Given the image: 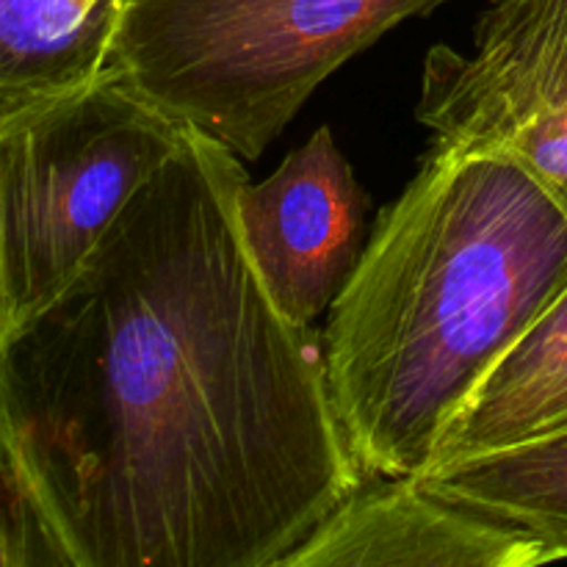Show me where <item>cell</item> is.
Segmentation results:
<instances>
[{"mask_svg":"<svg viewBox=\"0 0 567 567\" xmlns=\"http://www.w3.org/2000/svg\"><path fill=\"white\" fill-rule=\"evenodd\" d=\"M247 177L186 127L75 280L0 336V468L64 567H282L365 482L321 330L247 247Z\"/></svg>","mask_w":567,"mask_h":567,"instance_id":"obj_1","label":"cell"},{"mask_svg":"<svg viewBox=\"0 0 567 567\" xmlns=\"http://www.w3.org/2000/svg\"><path fill=\"white\" fill-rule=\"evenodd\" d=\"M567 288V210L515 161L432 138L321 330L365 480L421 476L443 426Z\"/></svg>","mask_w":567,"mask_h":567,"instance_id":"obj_2","label":"cell"},{"mask_svg":"<svg viewBox=\"0 0 567 567\" xmlns=\"http://www.w3.org/2000/svg\"><path fill=\"white\" fill-rule=\"evenodd\" d=\"M452 0H120L114 66L183 127L258 161L310 94Z\"/></svg>","mask_w":567,"mask_h":567,"instance_id":"obj_3","label":"cell"},{"mask_svg":"<svg viewBox=\"0 0 567 567\" xmlns=\"http://www.w3.org/2000/svg\"><path fill=\"white\" fill-rule=\"evenodd\" d=\"M186 127L109 70L0 116V336L59 297Z\"/></svg>","mask_w":567,"mask_h":567,"instance_id":"obj_4","label":"cell"},{"mask_svg":"<svg viewBox=\"0 0 567 567\" xmlns=\"http://www.w3.org/2000/svg\"><path fill=\"white\" fill-rule=\"evenodd\" d=\"M369 197L330 127L288 153L266 181L238 188V221L282 313L313 327L332 308L369 244Z\"/></svg>","mask_w":567,"mask_h":567,"instance_id":"obj_5","label":"cell"},{"mask_svg":"<svg viewBox=\"0 0 567 567\" xmlns=\"http://www.w3.org/2000/svg\"><path fill=\"white\" fill-rule=\"evenodd\" d=\"M537 537L437 496L415 476L365 480L282 567H529Z\"/></svg>","mask_w":567,"mask_h":567,"instance_id":"obj_6","label":"cell"},{"mask_svg":"<svg viewBox=\"0 0 567 567\" xmlns=\"http://www.w3.org/2000/svg\"><path fill=\"white\" fill-rule=\"evenodd\" d=\"M535 109H567V0H485L471 53H426L415 116L432 136Z\"/></svg>","mask_w":567,"mask_h":567,"instance_id":"obj_7","label":"cell"},{"mask_svg":"<svg viewBox=\"0 0 567 567\" xmlns=\"http://www.w3.org/2000/svg\"><path fill=\"white\" fill-rule=\"evenodd\" d=\"M563 432H567V288L443 426L426 471Z\"/></svg>","mask_w":567,"mask_h":567,"instance_id":"obj_8","label":"cell"},{"mask_svg":"<svg viewBox=\"0 0 567 567\" xmlns=\"http://www.w3.org/2000/svg\"><path fill=\"white\" fill-rule=\"evenodd\" d=\"M120 0H0V116L114 70Z\"/></svg>","mask_w":567,"mask_h":567,"instance_id":"obj_9","label":"cell"},{"mask_svg":"<svg viewBox=\"0 0 567 567\" xmlns=\"http://www.w3.org/2000/svg\"><path fill=\"white\" fill-rule=\"evenodd\" d=\"M437 496L537 537L567 559V432L415 476Z\"/></svg>","mask_w":567,"mask_h":567,"instance_id":"obj_10","label":"cell"}]
</instances>
